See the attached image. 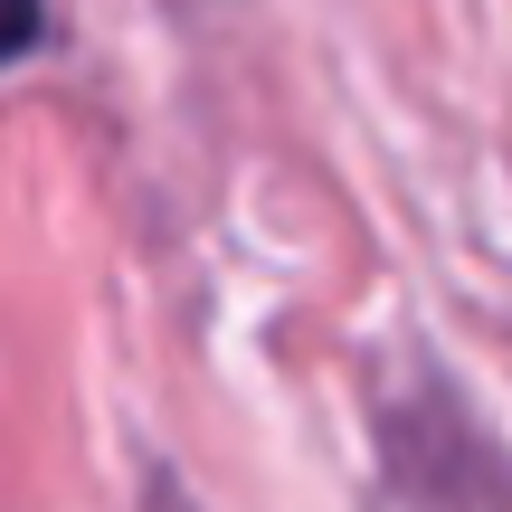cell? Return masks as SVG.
I'll return each instance as SVG.
<instances>
[{
    "instance_id": "1",
    "label": "cell",
    "mask_w": 512,
    "mask_h": 512,
    "mask_svg": "<svg viewBox=\"0 0 512 512\" xmlns=\"http://www.w3.org/2000/svg\"><path fill=\"white\" fill-rule=\"evenodd\" d=\"M38 29H48V10H38V0H0V67H19V57L38 48Z\"/></svg>"
}]
</instances>
